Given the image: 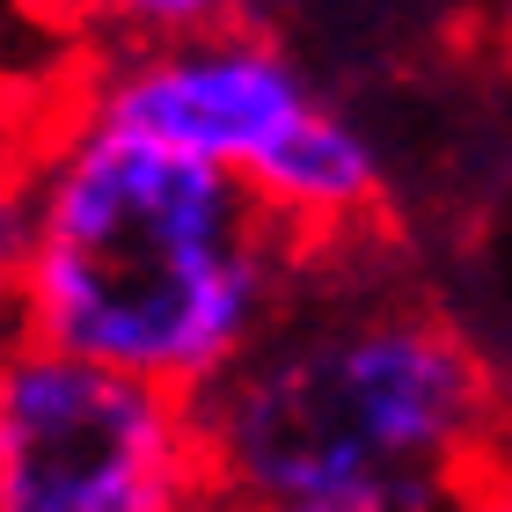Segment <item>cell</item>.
<instances>
[{"label": "cell", "mask_w": 512, "mask_h": 512, "mask_svg": "<svg viewBox=\"0 0 512 512\" xmlns=\"http://www.w3.org/2000/svg\"><path fill=\"white\" fill-rule=\"evenodd\" d=\"M205 491L198 395L44 337L0 352V512H176Z\"/></svg>", "instance_id": "obj_3"}, {"label": "cell", "mask_w": 512, "mask_h": 512, "mask_svg": "<svg viewBox=\"0 0 512 512\" xmlns=\"http://www.w3.org/2000/svg\"><path fill=\"white\" fill-rule=\"evenodd\" d=\"M308 249L271 330L198 395L213 491L271 512H425L491 447V381L432 308Z\"/></svg>", "instance_id": "obj_2"}, {"label": "cell", "mask_w": 512, "mask_h": 512, "mask_svg": "<svg viewBox=\"0 0 512 512\" xmlns=\"http://www.w3.org/2000/svg\"><path fill=\"white\" fill-rule=\"evenodd\" d=\"M498 37H505V59H512V0H505V15H498Z\"/></svg>", "instance_id": "obj_9"}, {"label": "cell", "mask_w": 512, "mask_h": 512, "mask_svg": "<svg viewBox=\"0 0 512 512\" xmlns=\"http://www.w3.org/2000/svg\"><path fill=\"white\" fill-rule=\"evenodd\" d=\"M249 183L264 191V205L308 249L352 242L359 227L381 213V154H374V139L330 103L300 110L293 132L249 169Z\"/></svg>", "instance_id": "obj_5"}, {"label": "cell", "mask_w": 512, "mask_h": 512, "mask_svg": "<svg viewBox=\"0 0 512 512\" xmlns=\"http://www.w3.org/2000/svg\"><path fill=\"white\" fill-rule=\"evenodd\" d=\"M300 264L308 242L242 169L59 103L30 161V337L205 395L271 330Z\"/></svg>", "instance_id": "obj_1"}, {"label": "cell", "mask_w": 512, "mask_h": 512, "mask_svg": "<svg viewBox=\"0 0 512 512\" xmlns=\"http://www.w3.org/2000/svg\"><path fill=\"white\" fill-rule=\"evenodd\" d=\"M22 30H44L37 0H0V88H8V59H15V37Z\"/></svg>", "instance_id": "obj_8"}, {"label": "cell", "mask_w": 512, "mask_h": 512, "mask_svg": "<svg viewBox=\"0 0 512 512\" xmlns=\"http://www.w3.org/2000/svg\"><path fill=\"white\" fill-rule=\"evenodd\" d=\"M308 103L315 88L300 74V59L249 22L154 37V44H110L66 81V110L242 176L293 132Z\"/></svg>", "instance_id": "obj_4"}, {"label": "cell", "mask_w": 512, "mask_h": 512, "mask_svg": "<svg viewBox=\"0 0 512 512\" xmlns=\"http://www.w3.org/2000/svg\"><path fill=\"white\" fill-rule=\"evenodd\" d=\"M44 30H66L81 44H154V37H191V30H220L242 15V0H37Z\"/></svg>", "instance_id": "obj_7"}, {"label": "cell", "mask_w": 512, "mask_h": 512, "mask_svg": "<svg viewBox=\"0 0 512 512\" xmlns=\"http://www.w3.org/2000/svg\"><path fill=\"white\" fill-rule=\"evenodd\" d=\"M59 110L44 96H8L0 88V352L30 337L22 322V271H30V161L44 147Z\"/></svg>", "instance_id": "obj_6"}]
</instances>
